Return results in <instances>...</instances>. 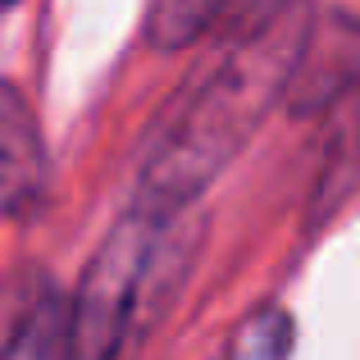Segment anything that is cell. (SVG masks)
I'll list each match as a JSON object with an SVG mask.
<instances>
[{"label": "cell", "instance_id": "6da1fadb", "mask_svg": "<svg viewBox=\"0 0 360 360\" xmlns=\"http://www.w3.org/2000/svg\"><path fill=\"white\" fill-rule=\"evenodd\" d=\"M301 27L278 18L251 37L219 73L201 87V96L183 110L165 146L146 165V210H174L196 196L260 123L269 101L278 96L288 64L297 60Z\"/></svg>", "mask_w": 360, "mask_h": 360}, {"label": "cell", "instance_id": "3957f363", "mask_svg": "<svg viewBox=\"0 0 360 360\" xmlns=\"http://www.w3.org/2000/svg\"><path fill=\"white\" fill-rule=\"evenodd\" d=\"M46 183V150L23 96L0 82V210L18 214L37 205Z\"/></svg>", "mask_w": 360, "mask_h": 360}, {"label": "cell", "instance_id": "5b68a950", "mask_svg": "<svg viewBox=\"0 0 360 360\" xmlns=\"http://www.w3.org/2000/svg\"><path fill=\"white\" fill-rule=\"evenodd\" d=\"M0 5H14V0H0Z\"/></svg>", "mask_w": 360, "mask_h": 360}, {"label": "cell", "instance_id": "7a4b0ae2", "mask_svg": "<svg viewBox=\"0 0 360 360\" xmlns=\"http://www.w3.org/2000/svg\"><path fill=\"white\" fill-rule=\"evenodd\" d=\"M150 255H155V233H150V210L141 205V214L123 224L87 269L78 301V352L105 356L123 342V328L132 324V306L141 297Z\"/></svg>", "mask_w": 360, "mask_h": 360}, {"label": "cell", "instance_id": "277c9868", "mask_svg": "<svg viewBox=\"0 0 360 360\" xmlns=\"http://www.w3.org/2000/svg\"><path fill=\"white\" fill-rule=\"evenodd\" d=\"M229 0H150L146 9V37L160 51H178V46L196 41L214 18L224 14Z\"/></svg>", "mask_w": 360, "mask_h": 360}]
</instances>
